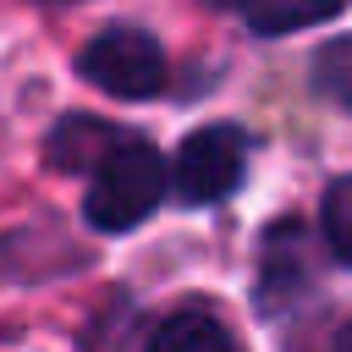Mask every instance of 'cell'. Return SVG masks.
Instances as JSON below:
<instances>
[{
  "label": "cell",
  "mask_w": 352,
  "mask_h": 352,
  "mask_svg": "<svg viewBox=\"0 0 352 352\" xmlns=\"http://www.w3.org/2000/svg\"><path fill=\"white\" fill-rule=\"evenodd\" d=\"M165 187H170V170H165V160L154 154V143L126 138V143L94 170L88 198H82V214H88V226H99V231H132V226H143V220L160 209Z\"/></svg>",
  "instance_id": "6da1fadb"
},
{
  "label": "cell",
  "mask_w": 352,
  "mask_h": 352,
  "mask_svg": "<svg viewBox=\"0 0 352 352\" xmlns=\"http://www.w3.org/2000/svg\"><path fill=\"white\" fill-rule=\"evenodd\" d=\"M77 72L110 99H148L165 88V50L143 28H104L82 44Z\"/></svg>",
  "instance_id": "7a4b0ae2"
},
{
  "label": "cell",
  "mask_w": 352,
  "mask_h": 352,
  "mask_svg": "<svg viewBox=\"0 0 352 352\" xmlns=\"http://www.w3.org/2000/svg\"><path fill=\"white\" fill-rule=\"evenodd\" d=\"M248 170V138L236 126H198L170 165V187L182 204H220L226 192H236Z\"/></svg>",
  "instance_id": "3957f363"
},
{
  "label": "cell",
  "mask_w": 352,
  "mask_h": 352,
  "mask_svg": "<svg viewBox=\"0 0 352 352\" xmlns=\"http://www.w3.org/2000/svg\"><path fill=\"white\" fill-rule=\"evenodd\" d=\"M121 143H126V138H121L110 121L66 116V121H55V132H50L44 154H50V165H55V170H99Z\"/></svg>",
  "instance_id": "277c9868"
},
{
  "label": "cell",
  "mask_w": 352,
  "mask_h": 352,
  "mask_svg": "<svg viewBox=\"0 0 352 352\" xmlns=\"http://www.w3.org/2000/svg\"><path fill=\"white\" fill-rule=\"evenodd\" d=\"M148 352H236V336L226 330L220 314L209 308H176L160 319V330L148 336Z\"/></svg>",
  "instance_id": "5b68a950"
},
{
  "label": "cell",
  "mask_w": 352,
  "mask_h": 352,
  "mask_svg": "<svg viewBox=\"0 0 352 352\" xmlns=\"http://www.w3.org/2000/svg\"><path fill=\"white\" fill-rule=\"evenodd\" d=\"M236 11L248 16L253 33H297L308 22H324L341 11V0H236Z\"/></svg>",
  "instance_id": "8992f818"
},
{
  "label": "cell",
  "mask_w": 352,
  "mask_h": 352,
  "mask_svg": "<svg viewBox=\"0 0 352 352\" xmlns=\"http://www.w3.org/2000/svg\"><path fill=\"white\" fill-rule=\"evenodd\" d=\"M319 231H324V248L341 264H352V176L330 182V192L319 204Z\"/></svg>",
  "instance_id": "52a82bcc"
},
{
  "label": "cell",
  "mask_w": 352,
  "mask_h": 352,
  "mask_svg": "<svg viewBox=\"0 0 352 352\" xmlns=\"http://www.w3.org/2000/svg\"><path fill=\"white\" fill-rule=\"evenodd\" d=\"M330 352H352V324H341V330H336V341H330Z\"/></svg>",
  "instance_id": "ba28073f"
}]
</instances>
